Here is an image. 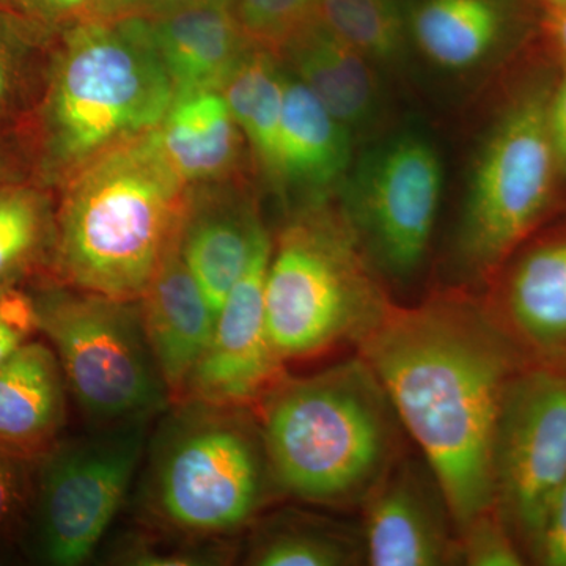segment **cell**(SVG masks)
<instances>
[{"label": "cell", "instance_id": "cell-25", "mask_svg": "<svg viewBox=\"0 0 566 566\" xmlns=\"http://www.w3.org/2000/svg\"><path fill=\"white\" fill-rule=\"evenodd\" d=\"M314 20L368 61L392 62L403 51V20L394 0H316Z\"/></svg>", "mask_w": 566, "mask_h": 566}, {"label": "cell", "instance_id": "cell-41", "mask_svg": "<svg viewBox=\"0 0 566 566\" xmlns=\"http://www.w3.org/2000/svg\"><path fill=\"white\" fill-rule=\"evenodd\" d=\"M566 368V367H565Z\"/></svg>", "mask_w": 566, "mask_h": 566}, {"label": "cell", "instance_id": "cell-6", "mask_svg": "<svg viewBox=\"0 0 566 566\" xmlns=\"http://www.w3.org/2000/svg\"><path fill=\"white\" fill-rule=\"evenodd\" d=\"M264 307L275 352L290 363L359 344L390 303L345 212L312 203L271 252Z\"/></svg>", "mask_w": 566, "mask_h": 566}, {"label": "cell", "instance_id": "cell-24", "mask_svg": "<svg viewBox=\"0 0 566 566\" xmlns=\"http://www.w3.org/2000/svg\"><path fill=\"white\" fill-rule=\"evenodd\" d=\"M285 80L271 52L260 50L249 52L222 88L238 128L273 177Z\"/></svg>", "mask_w": 566, "mask_h": 566}, {"label": "cell", "instance_id": "cell-33", "mask_svg": "<svg viewBox=\"0 0 566 566\" xmlns=\"http://www.w3.org/2000/svg\"><path fill=\"white\" fill-rule=\"evenodd\" d=\"M547 126L556 153L557 169L566 175V73L547 103Z\"/></svg>", "mask_w": 566, "mask_h": 566}, {"label": "cell", "instance_id": "cell-12", "mask_svg": "<svg viewBox=\"0 0 566 566\" xmlns=\"http://www.w3.org/2000/svg\"><path fill=\"white\" fill-rule=\"evenodd\" d=\"M271 252L273 243L266 234L227 296L210 345L178 401L255 409L285 378V363L271 340L264 307Z\"/></svg>", "mask_w": 566, "mask_h": 566}, {"label": "cell", "instance_id": "cell-32", "mask_svg": "<svg viewBox=\"0 0 566 566\" xmlns=\"http://www.w3.org/2000/svg\"><path fill=\"white\" fill-rule=\"evenodd\" d=\"M11 10L46 24L81 22L95 18V0H0Z\"/></svg>", "mask_w": 566, "mask_h": 566}, {"label": "cell", "instance_id": "cell-4", "mask_svg": "<svg viewBox=\"0 0 566 566\" xmlns=\"http://www.w3.org/2000/svg\"><path fill=\"white\" fill-rule=\"evenodd\" d=\"M172 405L151 441L142 510L167 534L226 538L252 523L275 488L262 427L249 408Z\"/></svg>", "mask_w": 566, "mask_h": 566}, {"label": "cell", "instance_id": "cell-37", "mask_svg": "<svg viewBox=\"0 0 566 566\" xmlns=\"http://www.w3.org/2000/svg\"><path fill=\"white\" fill-rule=\"evenodd\" d=\"M553 32L566 61V3H564V6H557L556 13H554L553 18Z\"/></svg>", "mask_w": 566, "mask_h": 566}, {"label": "cell", "instance_id": "cell-8", "mask_svg": "<svg viewBox=\"0 0 566 566\" xmlns=\"http://www.w3.org/2000/svg\"><path fill=\"white\" fill-rule=\"evenodd\" d=\"M150 420L107 424L59 441L40 458L22 543L33 560L77 566L95 554L120 512L147 444Z\"/></svg>", "mask_w": 566, "mask_h": 566}, {"label": "cell", "instance_id": "cell-29", "mask_svg": "<svg viewBox=\"0 0 566 566\" xmlns=\"http://www.w3.org/2000/svg\"><path fill=\"white\" fill-rule=\"evenodd\" d=\"M41 457L0 447V542H22L35 501Z\"/></svg>", "mask_w": 566, "mask_h": 566}, {"label": "cell", "instance_id": "cell-10", "mask_svg": "<svg viewBox=\"0 0 566 566\" xmlns=\"http://www.w3.org/2000/svg\"><path fill=\"white\" fill-rule=\"evenodd\" d=\"M566 479V368L527 363L506 389L494 439V509L531 558Z\"/></svg>", "mask_w": 566, "mask_h": 566}, {"label": "cell", "instance_id": "cell-39", "mask_svg": "<svg viewBox=\"0 0 566 566\" xmlns=\"http://www.w3.org/2000/svg\"><path fill=\"white\" fill-rule=\"evenodd\" d=\"M7 92V76L6 71H3L2 63H0V99L3 98Z\"/></svg>", "mask_w": 566, "mask_h": 566}, {"label": "cell", "instance_id": "cell-35", "mask_svg": "<svg viewBox=\"0 0 566 566\" xmlns=\"http://www.w3.org/2000/svg\"><path fill=\"white\" fill-rule=\"evenodd\" d=\"M144 0H95V18L93 20H120L133 17Z\"/></svg>", "mask_w": 566, "mask_h": 566}, {"label": "cell", "instance_id": "cell-18", "mask_svg": "<svg viewBox=\"0 0 566 566\" xmlns=\"http://www.w3.org/2000/svg\"><path fill=\"white\" fill-rule=\"evenodd\" d=\"M266 234L251 208L189 193L178 238L180 251L216 315Z\"/></svg>", "mask_w": 566, "mask_h": 566}, {"label": "cell", "instance_id": "cell-21", "mask_svg": "<svg viewBox=\"0 0 566 566\" xmlns=\"http://www.w3.org/2000/svg\"><path fill=\"white\" fill-rule=\"evenodd\" d=\"M164 155L182 180H214L233 169L240 132L222 92L177 99L156 128Z\"/></svg>", "mask_w": 566, "mask_h": 566}, {"label": "cell", "instance_id": "cell-27", "mask_svg": "<svg viewBox=\"0 0 566 566\" xmlns=\"http://www.w3.org/2000/svg\"><path fill=\"white\" fill-rule=\"evenodd\" d=\"M222 538L185 535L129 534L111 549V564L137 566L221 565L229 560Z\"/></svg>", "mask_w": 566, "mask_h": 566}, {"label": "cell", "instance_id": "cell-15", "mask_svg": "<svg viewBox=\"0 0 566 566\" xmlns=\"http://www.w3.org/2000/svg\"><path fill=\"white\" fill-rule=\"evenodd\" d=\"M490 311L531 363L566 367V238L528 251Z\"/></svg>", "mask_w": 566, "mask_h": 566}, {"label": "cell", "instance_id": "cell-9", "mask_svg": "<svg viewBox=\"0 0 566 566\" xmlns=\"http://www.w3.org/2000/svg\"><path fill=\"white\" fill-rule=\"evenodd\" d=\"M549 96L527 93L505 112L476 163L458 249L475 275L493 273L545 214L557 172Z\"/></svg>", "mask_w": 566, "mask_h": 566}, {"label": "cell", "instance_id": "cell-2", "mask_svg": "<svg viewBox=\"0 0 566 566\" xmlns=\"http://www.w3.org/2000/svg\"><path fill=\"white\" fill-rule=\"evenodd\" d=\"M188 188L156 129L82 164L59 216L63 281L81 292L139 301L180 233Z\"/></svg>", "mask_w": 566, "mask_h": 566}, {"label": "cell", "instance_id": "cell-14", "mask_svg": "<svg viewBox=\"0 0 566 566\" xmlns=\"http://www.w3.org/2000/svg\"><path fill=\"white\" fill-rule=\"evenodd\" d=\"M180 233L140 297L142 318L172 403L180 400L200 363L218 315L180 251Z\"/></svg>", "mask_w": 566, "mask_h": 566}, {"label": "cell", "instance_id": "cell-34", "mask_svg": "<svg viewBox=\"0 0 566 566\" xmlns=\"http://www.w3.org/2000/svg\"><path fill=\"white\" fill-rule=\"evenodd\" d=\"M230 7L233 9V0H144L139 10L133 17L153 18L167 17L178 11L197 9V7Z\"/></svg>", "mask_w": 566, "mask_h": 566}, {"label": "cell", "instance_id": "cell-36", "mask_svg": "<svg viewBox=\"0 0 566 566\" xmlns=\"http://www.w3.org/2000/svg\"><path fill=\"white\" fill-rule=\"evenodd\" d=\"M25 342H28V338L18 333V331L14 329L13 326H10V324L6 322V318L0 315V364L9 359L11 354L17 352Z\"/></svg>", "mask_w": 566, "mask_h": 566}, {"label": "cell", "instance_id": "cell-11", "mask_svg": "<svg viewBox=\"0 0 566 566\" xmlns=\"http://www.w3.org/2000/svg\"><path fill=\"white\" fill-rule=\"evenodd\" d=\"M441 191V163L433 147L403 136L371 156L344 212L368 259L405 279L423 262Z\"/></svg>", "mask_w": 566, "mask_h": 566}, {"label": "cell", "instance_id": "cell-22", "mask_svg": "<svg viewBox=\"0 0 566 566\" xmlns=\"http://www.w3.org/2000/svg\"><path fill=\"white\" fill-rule=\"evenodd\" d=\"M245 560L256 566L359 565L365 562L363 532L331 517L286 509L256 527Z\"/></svg>", "mask_w": 566, "mask_h": 566}, {"label": "cell", "instance_id": "cell-1", "mask_svg": "<svg viewBox=\"0 0 566 566\" xmlns=\"http://www.w3.org/2000/svg\"><path fill=\"white\" fill-rule=\"evenodd\" d=\"M449 502L458 534L494 509V439L506 389L531 360L465 296L390 304L357 344Z\"/></svg>", "mask_w": 566, "mask_h": 566}, {"label": "cell", "instance_id": "cell-20", "mask_svg": "<svg viewBox=\"0 0 566 566\" xmlns=\"http://www.w3.org/2000/svg\"><path fill=\"white\" fill-rule=\"evenodd\" d=\"M297 74L316 98L345 126L371 117L378 98L368 59L312 20L285 50Z\"/></svg>", "mask_w": 566, "mask_h": 566}, {"label": "cell", "instance_id": "cell-7", "mask_svg": "<svg viewBox=\"0 0 566 566\" xmlns=\"http://www.w3.org/2000/svg\"><path fill=\"white\" fill-rule=\"evenodd\" d=\"M35 303L39 331L50 338L66 387L93 423L150 420L172 403L139 301L74 290L43 294Z\"/></svg>", "mask_w": 566, "mask_h": 566}, {"label": "cell", "instance_id": "cell-5", "mask_svg": "<svg viewBox=\"0 0 566 566\" xmlns=\"http://www.w3.org/2000/svg\"><path fill=\"white\" fill-rule=\"evenodd\" d=\"M174 103L145 18L76 22L46 104L52 158L80 169L112 145L158 128Z\"/></svg>", "mask_w": 566, "mask_h": 566}, {"label": "cell", "instance_id": "cell-13", "mask_svg": "<svg viewBox=\"0 0 566 566\" xmlns=\"http://www.w3.org/2000/svg\"><path fill=\"white\" fill-rule=\"evenodd\" d=\"M365 564H460V536L449 502L422 457L401 455L364 501Z\"/></svg>", "mask_w": 566, "mask_h": 566}, {"label": "cell", "instance_id": "cell-17", "mask_svg": "<svg viewBox=\"0 0 566 566\" xmlns=\"http://www.w3.org/2000/svg\"><path fill=\"white\" fill-rule=\"evenodd\" d=\"M66 382L54 349L25 342L0 364V447L43 457L66 417Z\"/></svg>", "mask_w": 566, "mask_h": 566}, {"label": "cell", "instance_id": "cell-30", "mask_svg": "<svg viewBox=\"0 0 566 566\" xmlns=\"http://www.w3.org/2000/svg\"><path fill=\"white\" fill-rule=\"evenodd\" d=\"M461 564L471 566H521L527 557L515 536L495 512L482 513L458 534Z\"/></svg>", "mask_w": 566, "mask_h": 566}, {"label": "cell", "instance_id": "cell-40", "mask_svg": "<svg viewBox=\"0 0 566 566\" xmlns=\"http://www.w3.org/2000/svg\"><path fill=\"white\" fill-rule=\"evenodd\" d=\"M551 2L556 3V6H564V3H566V0H551Z\"/></svg>", "mask_w": 566, "mask_h": 566}, {"label": "cell", "instance_id": "cell-19", "mask_svg": "<svg viewBox=\"0 0 566 566\" xmlns=\"http://www.w3.org/2000/svg\"><path fill=\"white\" fill-rule=\"evenodd\" d=\"M352 156L348 126L300 80H285L274 178L322 192L340 178Z\"/></svg>", "mask_w": 566, "mask_h": 566}, {"label": "cell", "instance_id": "cell-31", "mask_svg": "<svg viewBox=\"0 0 566 566\" xmlns=\"http://www.w3.org/2000/svg\"><path fill=\"white\" fill-rule=\"evenodd\" d=\"M528 560L543 566H566V479L547 505Z\"/></svg>", "mask_w": 566, "mask_h": 566}, {"label": "cell", "instance_id": "cell-38", "mask_svg": "<svg viewBox=\"0 0 566 566\" xmlns=\"http://www.w3.org/2000/svg\"><path fill=\"white\" fill-rule=\"evenodd\" d=\"M14 556L11 554V545L0 542V565L11 564Z\"/></svg>", "mask_w": 566, "mask_h": 566}, {"label": "cell", "instance_id": "cell-26", "mask_svg": "<svg viewBox=\"0 0 566 566\" xmlns=\"http://www.w3.org/2000/svg\"><path fill=\"white\" fill-rule=\"evenodd\" d=\"M46 205L28 189L0 192V286L13 285L50 237Z\"/></svg>", "mask_w": 566, "mask_h": 566}, {"label": "cell", "instance_id": "cell-16", "mask_svg": "<svg viewBox=\"0 0 566 566\" xmlns=\"http://www.w3.org/2000/svg\"><path fill=\"white\" fill-rule=\"evenodd\" d=\"M147 22L172 81L175 102L222 92L251 52V40L230 7H197Z\"/></svg>", "mask_w": 566, "mask_h": 566}, {"label": "cell", "instance_id": "cell-28", "mask_svg": "<svg viewBox=\"0 0 566 566\" xmlns=\"http://www.w3.org/2000/svg\"><path fill=\"white\" fill-rule=\"evenodd\" d=\"M316 0H233V11L252 44L283 51L314 20Z\"/></svg>", "mask_w": 566, "mask_h": 566}, {"label": "cell", "instance_id": "cell-3", "mask_svg": "<svg viewBox=\"0 0 566 566\" xmlns=\"http://www.w3.org/2000/svg\"><path fill=\"white\" fill-rule=\"evenodd\" d=\"M255 409L275 488L312 505H363L403 455V424L360 356L286 375Z\"/></svg>", "mask_w": 566, "mask_h": 566}, {"label": "cell", "instance_id": "cell-23", "mask_svg": "<svg viewBox=\"0 0 566 566\" xmlns=\"http://www.w3.org/2000/svg\"><path fill=\"white\" fill-rule=\"evenodd\" d=\"M501 14L491 0H424L412 17L420 50L439 66L463 70L497 40Z\"/></svg>", "mask_w": 566, "mask_h": 566}]
</instances>
